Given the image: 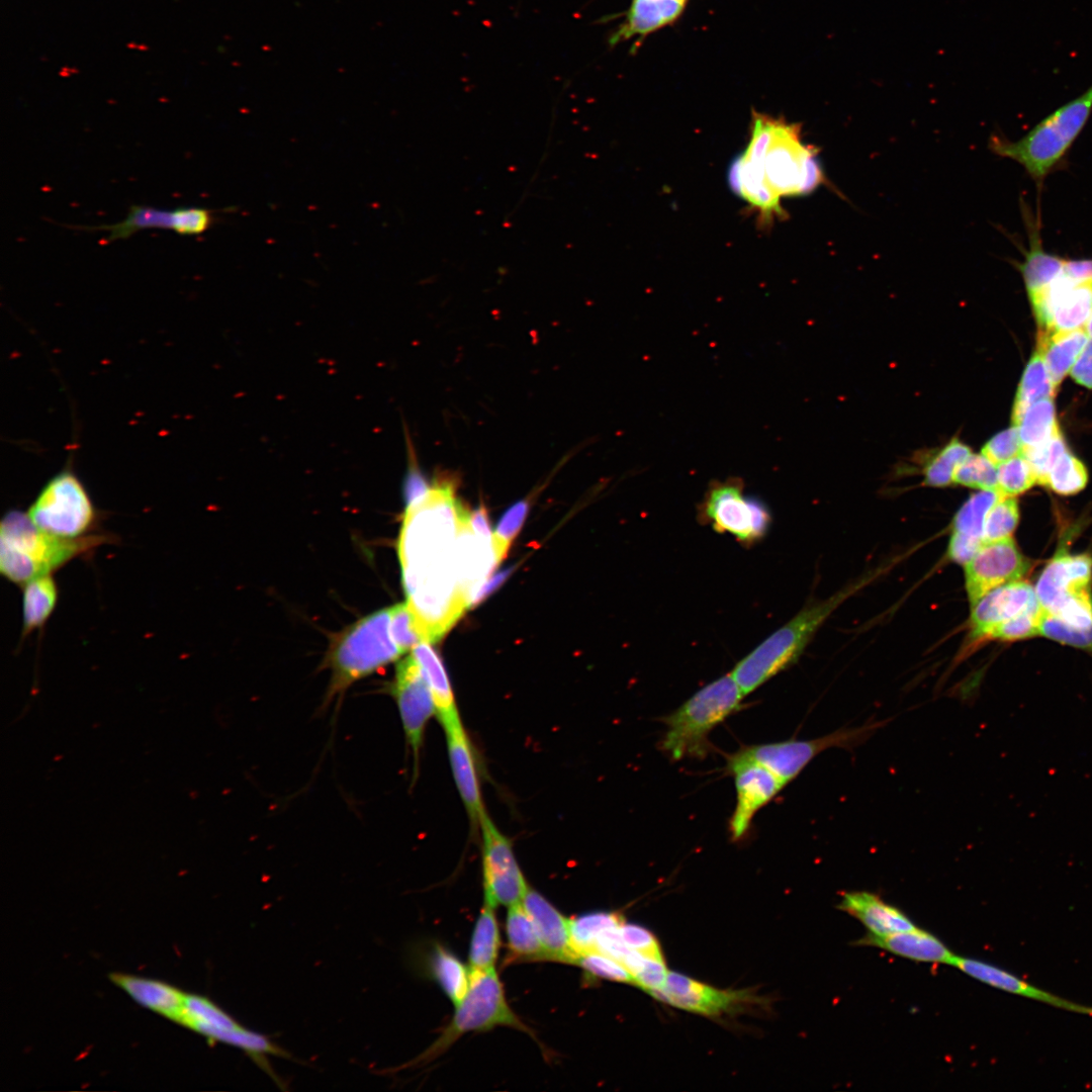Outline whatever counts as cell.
Segmentation results:
<instances>
[{"label":"cell","instance_id":"6da1fadb","mask_svg":"<svg viewBox=\"0 0 1092 1092\" xmlns=\"http://www.w3.org/2000/svg\"><path fill=\"white\" fill-rule=\"evenodd\" d=\"M469 515L446 481H436L405 508L397 544L405 603L429 643L470 605L459 565V534Z\"/></svg>","mask_w":1092,"mask_h":1092},{"label":"cell","instance_id":"7a4b0ae2","mask_svg":"<svg viewBox=\"0 0 1092 1092\" xmlns=\"http://www.w3.org/2000/svg\"><path fill=\"white\" fill-rule=\"evenodd\" d=\"M800 133L798 123L752 113L749 143L730 165L728 183L760 223L784 217L782 197L809 194L825 182L816 150Z\"/></svg>","mask_w":1092,"mask_h":1092},{"label":"cell","instance_id":"3957f363","mask_svg":"<svg viewBox=\"0 0 1092 1092\" xmlns=\"http://www.w3.org/2000/svg\"><path fill=\"white\" fill-rule=\"evenodd\" d=\"M882 565L825 600L810 602L741 658L730 671L744 696L797 662L814 635L842 603L890 569Z\"/></svg>","mask_w":1092,"mask_h":1092},{"label":"cell","instance_id":"277c9868","mask_svg":"<svg viewBox=\"0 0 1092 1092\" xmlns=\"http://www.w3.org/2000/svg\"><path fill=\"white\" fill-rule=\"evenodd\" d=\"M106 540L96 534L80 539L56 537L35 526L27 514L10 510L0 525V572L10 582L23 585L52 574Z\"/></svg>","mask_w":1092,"mask_h":1092},{"label":"cell","instance_id":"5b68a950","mask_svg":"<svg viewBox=\"0 0 1092 1092\" xmlns=\"http://www.w3.org/2000/svg\"><path fill=\"white\" fill-rule=\"evenodd\" d=\"M744 698L730 672L706 685L663 718L661 750L671 760L705 757L711 747L709 734L743 709Z\"/></svg>","mask_w":1092,"mask_h":1092},{"label":"cell","instance_id":"8992f818","mask_svg":"<svg viewBox=\"0 0 1092 1092\" xmlns=\"http://www.w3.org/2000/svg\"><path fill=\"white\" fill-rule=\"evenodd\" d=\"M1092 113V85L1062 105L1015 142L993 138L994 153L1024 167L1037 183L1059 164L1078 138Z\"/></svg>","mask_w":1092,"mask_h":1092},{"label":"cell","instance_id":"52a82bcc","mask_svg":"<svg viewBox=\"0 0 1092 1092\" xmlns=\"http://www.w3.org/2000/svg\"><path fill=\"white\" fill-rule=\"evenodd\" d=\"M402 653L390 633V608L362 618L342 635L329 656L332 676L326 703Z\"/></svg>","mask_w":1092,"mask_h":1092},{"label":"cell","instance_id":"ba28073f","mask_svg":"<svg viewBox=\"0 0 1092 1092\" xmlns=\"http://www.w3.org/2000/svg\"><path fill=\"white\" fill-rule=\"evenodd\" d=\"M455 1007L452 1020L437 1040L418 1058L406 1064V1067L428 1064L446 1052L468 1031H485L503 1025L530 1032L509 1006L494 968L483 971L470 970L467 993Z\"/></svg>","mask_w":1092,"mask_h":1092},{"label":"cell","instance_id":"9c48e42d","mask_svg":"<svg viewBox=\"0 0 1092 1092\" xmlns=\"http://www.w3.org/2000/svg\"><path fill=\"white\" fill-rule=\"evenodd\" d=\"M698 521L719 534H729L745 547L760 542L768 533L771 515L767 506L746 494L742 478L712 480L697 506Z\"/></svg>","mask_w":1092,"mask_h":1092},{"label":"cell","instance_id":"30bf717a","mask_svg":"<svg viewBox=\"0 0 1092 1092\" xmlns=\"http://www.w3.org/2000/svg\"><path fill=\"white\" fill-rule=\"evenodd\" d=\"M26 514L39 529L64 539L91 535L99 519L85 485L71 469L53 476Z\"/></svg>","mask_w":1092,"mask_h":1092},{"label":"cell","instance_id":"8fae6325","mask_svg":"<svg viewBox=\"0 0 1092 1092\" xmlns=\"http://www.w3.org/2000/svg\"><path fill=\"white\" fill-rule=\"evenodd\" d=\"M881 726H883L882 722H873L860 727L839 729L831 734L809 740L790 739L752 744L740 747L729 756L755 761L788 785L822 751L830 747L847 749L854 747L863 743Z\"/></svg>","mask_w":1092,"mask_h":1092},{"label":"cell","instance_id":"7c38bea8","mask_svg":"<svg viewBox=\"0 0 1092 1092\" xmlns=\"http://www.w3.org/2000/svg\"><path fill=\"white\" fill-rule=\"evenodd\" d=\"M178 1023L202 1034L212 1042L219 1041L243 1050L271 1076L273 1073L267 1057H290L268 1036L243 1026L218 1005L203 996L186 994Z\"/></svg>","mask_w":1092,"mask_h":1092},{"label":"cell","instance_id":"4fadbf2b","mask_svg":"<svg viewBox=\"0 0 1092 1092\" xmlns=\"http://www.w3.org/2000/svg\"><path fill=\"white\" fill-rule=\"evenodd\" d=\"M482 844L484 902L496 907L522 903L528 885L516 859L511 840L485 811L478 823Z\"/></svg>","mask_w":1092,"mask_h":1092},{"label":"cell","instance_id":"5bb4252c","mask_svg":"<svg viewBox=\"0 0 1092 1092\" xmlns=\"http://www.w3.org/2000/svg\"><path fill=\"white\" fill-rule=\"evenodd\" d=\"M1031 567V561L1021 553L1011 537L983 543L964 564L970 605L973 606L996 587L1022 579Z\"/></svg>","mask_w":1092,"mask_h":1092},{"label":"cell","instance_id":"9a60e30c","mask_svg":"<svg viewBox=\"0 0 1092 1092\" xmlns=\"http://www.w3.org/2000/svg\"><path fill=\"white\" fill-rule=\"evenodd\" d=\"M1028 297L1040 331L1083 328L1092 315V281L1074 280L1063 272Z\"/></svg>","mask_w":1092,"mask_h":1092},{"label":"cell","instance_id":"2e32d148","mask_svg":"<svg viewBox=\"0 0 1092 1092\" xmlns=\"http://www.w3.org/2000/svg\"><path fill=\"white\" fill-rule=\"evenodd\" d=\"M390 693L397 705L405 740L417 762L427 724L436 715V709L430 688L413 654L397 664Z\"/></svg>","mask_w":1092,"mask_h":1092},{"label":"cell","instance_id":"e0dca14e","mask_svg":"<svg viewBox=\"0 0 1092 1092\" xmlns=\"http://www.w3.org/2000/svg\"><path fill=\"white\" fill-rule=\"evenodd\" d=\"M726 768L733 776L736 789V805L729 819V833L732 841H738L747 834L757 811L786 785L772 771L752 760L728 756Z\"/></svg>","mask_w":1092,"mask_h":1092},{"label":"cell","instance_id":"ac0fdd59","mask_svg":"<svg viewBox=\"0 0 1092 1092\" xmlns=\"http://www.w3.org/2000/svg\"><path fill=\"white\" fill-rule=\"evenodd\" d=\"M648 994L671 1006L708 1016L737 1011L754 999V996L745 990L717 989L670 971L663 986L649 991Z\"/></svg>","mask_w":1092,"mask_h":1092},{"label":"cell","instance_id":"d6986e66","mask_svg":"<svg viewBox=\"0 0 1092 1092\" xmlns=\"http://www.w3.org/2000/svg\"><path fill=\"white\" fill-rule=\"evenodd\" d=\"M1092 555L1060 549L1039 575L1035 595L1041 609L1052 613L1069 599L1092 594Z\"/></svg>","mask_w":1092,"mask_h":1092},{"label":"cell","instance_id":"ffe728a7","mask_svg":"<svg viewBox=\"0 0 1092 1092\" xmlns=\"http://www.w3.org/2000/svg\"><path fill=\"white\" fill-rule=\"evenodd\" d=\"M1034 588L1022 579L1003 584L986 594L971 606L968 652L986 641L988 633L997 625L1039 607Z\"/></svg>","mask_w":1092,"mask_h":1092},{"label":"cell","instance_id":"44dd1931","mask_svg":"<svg viewBox=\"0 0 1092 1092\" xmlns=\"http://www.w3.org/2000/svg\"><path fill=\"white\" fill-rule=\"evenodd\" d=\"M202 225V215L197 207H179L173 210L146 205H132L125 218L113 224L79 228L87 231H107L106 241L124 240L144 230H171L181 236H196Z\"/></svg>","mask_w":1092,"mask_h":1092},{"label":"cell","instance_id":"7402d4cb","mask_svg":"<svg viewBox=\"0 0 1092 1092\" xmlns=\"http://www.w3.org/2000/svg\"><path fill=\"white\" fill-rule=\"evenodd\" d=\"M453 779L472 825L485 812L475 755L461 718L442 725Z\"/></svg>","mask_w":1092,"mask_h":1092},{"label":"cell","instance_id":"603a6c76","mask_svg":"<svg viewBox=\"0 0 1092 1092\" xmlns=\"http://www.w3.org/2000/svg\"><path fill=\"white\" fill-rule=\"evenodd\" d=\"M951 966L996 989L1045 1003L1078 1014L1092 1016V1006L1070 1001L1040 989L1001 968L988 963L956 956Z\"/></svg>","mask_w":1092,"mask_h":1092},{"label":"cell","instance_id":"cb8c5ba5","mask_svg":"<svg viewBox=\"0 0 1092 1092\" xmlns=\"http://www.w3.org/2000/svg\"><path fill=\"white\" fill-rule=\"evenodd\" d=\"M522 904L534 924L548 961L572 964L576 952L571 942L569 919L530 887Z\"/></svg>","mask_w":1092,"mask_h":1092},{"label":"cell","instance_id":"d4e9b609","mask_svg":"<svg viewBox=\"0 0 1092 1092\" xmlns=\"http://www.w3.org/2000/svg\"><path fill=\"white\" fill-rule=\"evenodd\" d=\"M997 490H980L971 495L954 516L947 557L965 564L983 544V526L987 512L998 499Z\"/></svg>","mask_w":1092,"mask_h":1092},{"label":"cell","instance_id":"484cf974","mask_svg":"<svg viewBox=\"0 0 1092 1092\" xmlns=\"http://www.w3.org/2000/svg\"><path fill=\"white\" fill-rule=\"evenodd\" d=\"M919 963L952 964L956 954L935 935L917 926L889 935L866 934L855 941Z\"/></svg>","mask_w":1092,"mask_h":1092},{"label":"cell","instance_id":"4316f807","mask_svg":"<svg viewBox=\"0 0 1092 1092\" xmlns=\"http://www.w3.org/2000/svg\"><path fill=\"white\" fill-rule=\"evenodd\" d=\"M857 919L869 933L883 936L916 927L899 908L886 903L880 896L867 891L847 892L836 906Z\"/></svg>","mask_w":1092,"mask_h":1092},{"label":"cell","instance_id":"83f0119b","mask_svg":"<svg viewBox=\"0 0 1092 1092\" xmlns=\"http://www.w3.org/2000/svg\"><path fill=\"white\" fill-rule=\"evenodd\" d=\"M688 0H631L623 22L612 34L617 44L630 38L644 37L674 23L684 13Z\"/></svg>","mask_w":1092,"mask_h":1092},{"label":"cell","instance_id":"f1b7e54d","mask_svg":"<svg viewBox=\"0 0 1092 1092\" xmlns=\"http://www.w3.org/2000/svg\"><path fill=\"white\" fill-rule=\"evenodd\" d=\"M110 980L139 1004L179 1022L186 994L162 981L114 973Z\"/></svg>","mask_w":1092,"mask_h":1092},{"label":"cell","instance_id":"f546056e","mask_svg":"<svg viewBox=\"0 0 1092 1092\" xmlns=\"http://www.w3.org/2000/svg\"><path fill=\"white\" fill-rule=\"evenodd\" d=\"M1084 328L1067 331H1040L1036 351L1041 355L1050 376L1058 388L1088 342Z\"/></svg>","mask_w":1092,"mask_h":1092},{"label":"cell","instance_id":"4dcf8cb0","mask_svg":"<svg viewBox=\"0 0 1092 1092\" xmlns=\"http://www.w3.org/2000/svg\"><path fill=\"white\" fill-rule=\"evenodd\" d=\"M412 654L430 688L436 709L435 716L441 725L460 718L447 672L430 643H420L413 648Z\"/></svg>","mask_w":1092,"mask_h":1092},{"label":"cell","instance_id":"1f68e13d","mask_svg":"<svg viewBox=\"0 0 1092 1092\" xmlns=\"http://www.w3.org/2000/svg\"><path fill=\"white\" fill-rule=\"evenodd\" d=\"M22 586V637H24L40 629L50 619L58 604L59 588L52 574L36 577Z\"/></svg>","mask_w":1092,"mask_h":1092},{"label":"cell","instance_id":"d6a6232c","mask_svg":"<svg viewBox=\"0 0 1092 1092\" xmlns=\"http://www.w3.org/2000/svg\"><path fill=\"white\" fill-rule=\"evenodd\" d=\"M1029 249L1018 265L1028 296L1051 285L1063 272L1065 260L1043 250L1035 228L1029 233Z\"/></svg>","mask_w":1092,"mask_h":1092},{"label":"cell","instance_id":"836d02e7","mask_svg":"<svg viewBox=\"0 0 1092 1092\" xmlns=\"http://www.w3.org/2000/svg\"><path fill=\"white\" fill-rule=\"evenodd\" d=\"M1057 390L1041 355L1035 351L1018 385L1011 416L1013 426L1018 424L1031 404L1043 398H1052Z\"/></svg>","mask_w":1092,"mask_h":1092},{"label":"cell","instance_id":"e575fe53","mask_svg":"<svg viewBox=\"0 0 1092 1092\" xmlns=\"http://www.w3.org/2000/svg\"><path fill=\"white\" fill-rule=\"evenodd\" d=\"M506 932L511 953L526 961H548L534 924L522 903L509 907Z\"/></svg>","mask_w":1092,"mask_h":1092},{"label":"cell","instance_id":"d590c367","mask_svg":"<svg viewBox=\"0 0 1092 1092\" xmlns=\"http://www.w3.org/2000/svg\"><path fill=\"white\" fill-rule=\"evenodd\" d=\"M494 908L484 902L474 925L469 948V970L471 971L494 968L500 945Z\"/></svg>","mask_w":1092,"mask_h":1092},{"label":"cell","instance_id":"8d00e7d4","mask_svg":"<svg viewBox=\"0 0 1092 1092\" xmlns=\"http://www.w3.org/2000/svg\"><path fill=\"white\" fill-rule=\"evenodd\" d=\"M431 973L456 1006L467 993L470 970L446 948L437 945L431 957Z\"/></svg>","mask_w":1092,"mask_h":1092},{"label":"cell","instance_id":"74e56055","mask_svg":"<svg viewBox=\"0 0 1092 1092\" xmlns=\"http://www.w3.org/2000/svg\"><path fill=\"white\" fill-rule=\"evenodd\" d=\"M1015 427L1018 429L1022 446H1035L1057 435L1060 429L1052 398H1043L1031 404Z\"/></svg>","mask_w":1092,"mask_h":1092},{"label":"cell","instance_id":"f35d334b","mask_svg":"<svg viewBox=\"0 0 1092 1092\" xmlns=\"http://www.w3.org/2000/svg\"><path fill=\"white\" fill-rule=\"evenodd\" d=\"M971 454L970 448L959 439H951L933 454L924 466V483L943 487L953 483L958 466Z\"/></svg>","mask_w":1092,"mask_h":1092},{"label":"cell","instance_id":"ab89813d","mask_svg":"<svg viewBox=\"0 0 1092 1092\" xmlns=\"http://www.w3.org/2000/svg\"><path fill=\"white\" fill-rule=\"evenodd\" d=\"M623 922V917L613 912H595L569 919L571 942L576 956L595 951L600 935L610 928L620 926Z\"/></svg>","mask_w":1092,"mask_h":1092},{"label":"cell","instance_id":"60d3db41","mask_svg":"<svg viewBox=\"0 0 1092 1092\" xmlns=\"http://www.w3.org/2000/svg\"><path fill=\"white\" fill-rule=\"evenodd\" d=\"M1019 522L1018 502L1014 496L999 495L987 512L983 526V543L1011 537Z\"/></svg>","mask_w":1092,"mask_h":1092},{"label":"cell","instance_id":"b9f144b4","mask_svg":"<svg viewBox=\"0 0 1092 1092\" xmlns=\"http://www.w3.org/2000/svg\"><path fill=\"white\" fill-rule=\"evenodd\" d=\"M1088 473L1084 464L1070 452H1065L1049 472L1045 485L1054 492L1072 495L1084 489Z\"/></svg>","mask_w":1092,"mask_h":1092},{"label":"cell","instance_id":"7bdbcfd3","mask_svg":"<svg viewBox=\"0 0 1092 1092\" xmlns=\"http://www.w3.org/2000/svg\"><path fill=\"white\" fill-rule=\"evenodd\" d=\"M953 483L980 490H997V466L983 454H970L956 469Z\"/></svg>","mask_w":1092,"mask_h":1092},{"label":"cell","instance_id":"ee69618b","mask_svg":"<svg viewBox=\"0 0 1092 1092\" xmlns=\"http://www.w3.org/2000/svg\"><path fill=\"white\" fill-rule=\"evenodd\" d=\"M1036 482L1035 474L1020 454L997 466V491L1001 495L1020 494Z\"/></svg>","mask_w":1092,"mask_h":1092},{"label":"cell","instance_id":"f6af8a7d","mask_svg":"<svg viewBox=\"0 0 1092 1092\" xmlns=\"http://www.w3.org/2000/svg\"><path fill=\"white\" fill-rule=\"evenodd\" d=\"M1039 635L1092 652V625L1075 626L1042 610Z\"/></svg>","mask_w":1092,"mask_h":1092},{"label":"cell","instance_id":"bcb514c9","mask_svg":"<svg viewBox=\"0 0 1092 1092\" xmlns=\"http://www.w3.org/2000/svg\"><path fill=\"white\" fill-rule=\"evenodd\" d=\"M1067 451L1065 441L1059 432L1050 440L1035 445L1022 446L1021 455L1031 466L1036 482L1045 485L1050 470L1056 461Z\"/></svg>","mask_w":1092,"mask_h":1092},{"label":"cell","instance_id":"7dc6e473","mask_svg":"<svg viewBox=\"0 0 1092 1092\" xmlns=\"http://www.w3.org/2000/svg\"><path fill=\"white\" fill-rule=\"evenodd\" d=\"M1041 607L1033 608L994 627L986 640L1016 641L1039 635Z\"/></svg>","mask_w":1092,"mask_h":1092},{"label":"cell","instance_id":"c3c4849f","mask_svg":"<svg viewBox=\"0 0 1092 1092\" xmlns=\"http://www.w3.org/2000/svg\"><path fill=\"white\" fill-rule=\"evenodd\" d=\"M529 511V503L520 500L502 517L492 533V548L497 563L506 556L510 545L519 533Z\"/></svg>","mask_w":1092,"mask_h":1092},{"label":"cell","instance_id":"681fc988","mask_svg":"<svg viewBox=\"0 0 1092 1092\" xmlns=\"http://www.w3.org/2000/svg\"><path fill=\"white\" fill-rule=\"evenodd\" d=\"M572 964L600 979L635 986L634 977L619 962L598 951L578 953Z\"/></svg>","mask_w":1092,"mask_h":1092},{"label":"cell","instance_id":"f907efd6","mask_svg":"<svg viewBox=\"0 0 1092 1092\" xmlns=\"http://www.w3.org/2000/svg\"><path fill=\"white\" fill-rule=\"evenodd\" d=\"M390 633L402 652L425 642L406 603L390 608Z\"/></svg>","mask_w":1092,"mask_h":1092},{"label":"cell","instance_id":"816d5d0a","mask_svg":"<svg viewBox=\"0 0 1092 1092\" xmlns=\"http://www.w3.org/2000/svg\"><path fill=\"white\" fill-rule=\"evenodd\" d=\"M1021 451L1022 443L1015 426L996 434L982 448V454L996 466L1020 455Z\"/></svg>","mask_w":1092,"mask_h":1092},{"label":"cell","instance_id":"f5cc1de1","mask_svg":"<svg viewBox=\"0 0 1092 1092\" xmlns=\"http://www.w3.org/2000/svg\"><path fill=\"white\" fill-rule=\"evenodd\" d=\"M619 931L629 948L649 959L663 961L660 944L648 929L637 924L623 922Z\"/></svg>","mask_w":1092,"mask_h":1092},{"label":"cell","instance_id":"db71d44e","mask_svg":"<svg viewBox=\"0 0 1092 1092\" xmlns=\"http://www.w3.org/2000/svg\"><path fill=\"white\" fill-rule=\"evenodd\" d=\"M668 970L664 961L648 959L643 969L635 976L636 986L647 993L663 986Z\"/></svg>","mask_w":1092,"mask_h":1092},{"label":"cell","instance_id":"11a10c76","mask_svg":"<svg viewBox=\"0 0 1092 1092\" xmlns=\"http://www.w3.org/2000/svg\"><path fill=\"white\" fill-rule=\"evenodd\" d=\"M1073 379L1087 388H1092V339L1088 340L1071 369Z\"/></svg>","mask_w":1092,"mask_h":1092},{"label":"cell","instance_id":"9f6ffc18","mask_svg":"<svg viewBox=\"0 0 1092 1092\" xmlns=\"http://www.w3.org/2000/svg\"><path fill=\"white\" fill-rule=\"evenodd\" d=\"M430 486L431 485L426 481L422 474L416 468H413L405 481L404 493L406 505L424 495L429 490Z\"/></svg>","mask_w":1092,"mask_h":1092},{"label":"cell","instance_id":"6f0895ef","mask_svg":"<svg viewBox=\"0 0 1092 1092\" xmlns=\"http://www.w3.org/2000/svg\"><path fill=\"white\" fill-rule=\"evenodd\" d=\"M1063 273L1079 281H1092V259L1065 260Z\"/></svg>","mask_w":1092,"mask_h":1092},{"label":"cell","instance_id":"680465c9","mask_svg":"<svg viewBox=\"0 0 1092 1092\" xmlns=\"http://www.w3.org/2000/svg\"><path fill=\"white\" fill-rule=\"evenodd\" d=\"M469 524L477 537L483 540L492 541V534L490 533L486 510L482 506L473 513H470Z\"/></svg>","mask_w":1092,"mask_h":1092},{"label":"cell","instance_id":"91938a15","mask_svg":"<svg viewBox=\"0 0 1092 1092\" xmlns=\"http://www.w3.org/2000/svg\"><path fill=\"white\" fill-rule=\"evenodd\" d=\"M1085 330H1086L1088 336L1092 338V315L1090 316L1089 321L1087 322Z\"/></svg>","mask_w":1092,"mask_h":1092},{"label":"cell","instance_id":"94428289","mask_svg":"<svg viewBox=\"0 0 1092 1092\" xmlns=\"http://www.w3.org/2000/svg\"><path fill=\"white\" fill-rule=\"evenodd\" d=\"M689 1V0H688Z\"/></svg>","mask_w":1092,"mask_h":1092}]
</instances>
